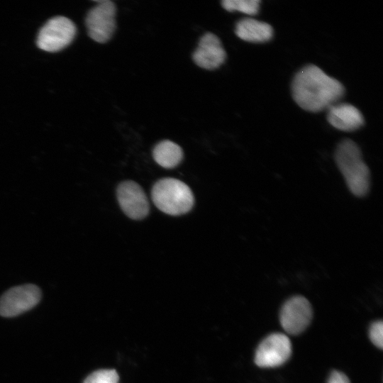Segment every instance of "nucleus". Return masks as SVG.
Returning a JSON list of instances; mask_svg holds the SVG:
<instances>
[{
	"mask_svg": "<svg viewBox=\"0 0 383 383\" xmlns=\"http://www.w3.org/2000/svg\"><path fill=\"white\" fill-rule=\"evenodd\" d=\"M345 92L343 84L321 68L309 65L301 68L292 83L295 102L304 110L318 112L338 103Z\"/></svg>",
	"mask_w": 383,
	"mask_h": 383,
	"instance_id": "obj_1",
	"label": "nucleus"
},
{
	"mask_svg": "<svg viewBox=\"0 0 383 383\" xmlns=\"http://www.w3.org/2000/svg\"><path fill=\"white\" fill-rule=\"evenodd\" d=\"M334 156L350 192L357 197L365 196L370 187V172L358 145L352 140H343L338 145Z\"/></svg>",
	"mask_w": 383,
	"mask_h": 383,
	"instance_id": "obj_2",
	"label": "nucleus"
},
{
	"mask_svg": "<svg viewBox=\"0 0 383 383\" xmlns=\"http://www.w3.org/2000/svg\"><path fill=\"white\" fill-rule=\"evenodd\" d=\"M151 195L157 208L171 216L189 212L194 204L190 188L174 178H163L156 182L152 188Z\"/></svg>",
	"mask_w": 383,
	"mask_h": 383,
	"instance_id": "obj_3",
	"label": "nucleus"
},
{
	"mask_svg": "<svg viewBox=\"0 0 383 383\" xmlns=\"http://www.w3.org/2000/svg\"><path fill=\"white\" fill-rule=\"evenodd\" d=\"M76 35L74 23L65 16L50 18L40 30L37 45L48 52H57L71 43Z\"/></svg>",
	"mask_w": 383,
	"mask_h": 383,
	"instance_id": "obj_4",
	"label": "nucleus"
},
{
	"mask_svg": "<svg viewBox=\"0 0 383 383\" xmlns=\"http://www.w3.org/2000/svg\"><path fill=\"white\" fill-rule=\"evenodd\" d=\"M96 2L89 11L85 23L89 37L97 43H104L111 38L116 29V9L115 4L109 0Z\"/></svg>",
	"mask_w": 383,
	"mask_h": 383,
	"instance_id": "obj_5",
	"label": "nucleus"
},
{
	"mask_svg": "<svg viewBox=\"0 0 383 383\" xmlns=\"http://www.w3.org/2000/svg\"><path fill=\"white\" fill-rule=\"evenodd\" d=\"M40 298V289L35 284L12 287L0 298V315L4 317L19 315L35 306Z\"/></svg>",
	"mask_w": 383,
	"mask_h": 383,
	"instance_id": "obj_6",
	"label": "nucleus"
},
{
	"mask_svg": "<svg viewBox=\"0 0 383 383\" xmlns=\"http://www.w3.org/2000/svg\"><path fill=\"white\" fill-rule=\"evenodd\" d=\"M313 310L310 302L302 296H294L283 304L279 315L281 326L290 335H299L310 324Z\"/></svg>",
	"mask_w": 383,
	"mask_h": 383,
	"instance_id": "obj_7",
	"label": "nucleus"
},
{
	"mask_svg": "<svg viewBox=\"0 0 383 383\" xmlns=\"http://www.w3.org/2000/svg\"><path fill=\"white\" fill-rule=\"evenodd\" d=\"M292 354L289 338L283 333H272L258 345L255 355V362L260 367H274L284 364Z\"/></svg>",
	"mask_w": 383,
	"mask_h": 383,
	"instance_id": "obj_8",
	"label": "nucleus"
},
{
	"mask_svg": "<svg viewBox=\"0 0 383 383\" xmlns=\"http://www.w3.org/2000/svg\"><path fill=\"white\" fill-rule=\"evenodd\" d=\"M116 194L121 209L129 218L140 220L148 215L150 205L148 197L136 182H121L118 186Z\"/></svg>",
	"mask_w": 383,
	"mask_h": 383,
	"instance_id": "obj_9",
	"label": "nucleus"
},
{
	"mask_svg": "<svg viewBox=\"0 0 383 383\" xmlns=\"http://www.w3.org/2000/svg\"><path fill=\"white\" fill-rule=\"evenodd\" d=\"M226 53L220 39L212 33H205L199 40L192 58L199 67L215 70L225 61Z\"/></svg>",
	"mask_w": 383,
	"mask_h": 383,
	"instance_id": "obj_10",
	"label": "nucleus"
},
{
	"mask_svg": "<svg viewBox=\"0 0 383 383\" xmlns=\"http://www.w3.org/2000/svg\"><path fill=\"white\" fill-rule=\"evenodd\" d=\"M327 110L328 123L338 130L353 131L364 124V117L362 113L350 104L336 103Z\"/></svg>",
	"mask_w": 383,
	"mask_h": 383,
	"instance_id": "obj_11",
	"label": "nucleus"
},
{
	"mask_svg": "<svg viewBox=\"0 0 383 383\" xmlns=\"http://www.w3.org/2000/svg\"><path fill=\"white\" fill-rule=\"evenodd\" d=\"M235 32L238 38L250 43H265L273 35V29L270 24L250 18L240 20L236 23Z\"/></svg>",
	"mask_w": 383,
	"mask_h": 383,
	"instance_id": "obj_12",
	"label": "nucleus"
},
{
	"mask_svg": "<svg viewBox=\"0 0 383 383\" xmlns=\"http://www.w3.org/2000/svg\"><path fill=\"white\" fill-rule=\"evenodd\" d=\"M152 156L159 165L164 168L171 169L180 163L183 158V151L177 143L165 140L155 145Z\"/></svg>",
	"mask_w": 383,
	"mask_h": 383,
	"instance_id": "obj_13",
	"label": "nucleus"
},
{
	"mask_svg": "<svg viewBox=\"0 0 383 383\" xmlns=\"http://www.w3.org/2000/svg\"><path fill=\"white\" fill-rule=\"evenodd\" d=\"M259 0H223L221 5L228 11H239L248 15H255L259 11Z\"/></svg>",
	"mask_w": 383,
	"mask_h": 383,
	"instance_id": "obj_14",
	"label": "nucleus"
},
{
	"mask_svg": "<svg viewBox=\"0 0 383 383\" xmlns=\"http://www.w3.org/2000/svg\"><path fill=\"white\" fill-rule=\"evenodd\" d=\"M118 379L115 370H99L89 374L84 383H118Z\"/></svg>",
	"mask_w": 383,
	"mask_h": 383,
	"instance_id": "obj_15",
	"label": "nucleus"
},
{
	"mask_svg": "<svg viewBox=\"0 0 383 383\" xmlns=\"http://www.w3.org/2000/svg\"><path fill=\"white\" fill-rule=\"evenodd\" d=\"M369 337L371 342L377 348H383V322L377 321L372 323L369 330Z\"/></svg>",
	"mask_w": 383,
	"mask_h": 383,
	"instance_id": "obj_16",
	"label": "nucleus"
},
{
	"mask_svg": "<svg viewBox=\"0 0 383 383\" xmlns=\"http://www.w3.org/2000/svg\"><path fill=\"white\" fill-rule=\"evenodd\" d=\"M327 383H350L348 377L343 372L333 370L328 379Z\"/></svg>",
	"mask_w": 383,
	"mask_h": 383,
	"instance_id": "obj_17",
	"label": "nucleus"
}]
</instances>
